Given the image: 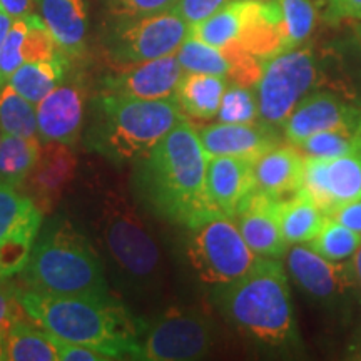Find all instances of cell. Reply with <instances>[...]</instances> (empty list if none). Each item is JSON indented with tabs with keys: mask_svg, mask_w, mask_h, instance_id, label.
<instances>
[{
	"mask_svg": "<svg viewBox=\"0 0 361 361\" xmlns=\"http://www.w3.org/2000/svg\"><path fill=\"white\" fill-rule=\"evenodd\" d=\"M206 166L197 129L186 117L137 159L134 184L161 218L194 228L219 214L207 196Z\"/></svg>",
	"mask_w": 361,
	"mask_h": 361,
	"instance_id": "obj_1",
	"label": "cell"
},
{
	"mask_svg": "<svg viewBox=\"0 0 361 361\" xmlns=\"http://www.w3.org/2000/svg\"><path fill=\"white\" fill-rule=\"evenodd\" d=\"M24 313L52 336L90 346L112 360H137L144 324L119 301L107 296H61L19 291Z\"/></svg>",
	"mask_w": 361,
	"mask_h": 361,
	"instance_id": "obj_2",
	"label": "cell"
},
{
	"mask_svg": "<svg viewBox=\"0 0 361 361\" xmlns=\"http://www.w3.org/2000/svg\"><path fill=\"white\" fill-rule=\"evenodd\" d=\"M214 288V305L239 335L263 348L295 346L290 283L276 259L263 258L243 278Z\"/></svg>",
	"mask_w": 361,
	"mask_h": 361,
	"instance_id": "obj_3",
	"label": "cell"
},
{
	"mask_svg": "<svg viewBox=\"0 0 361 361\" xmlns=\"http://www.w3.org/2000/svg\"><path fill=\"white\" fill-rule=\"evenodd\" d=\"M186 119L176 99H134L102 92L90 106L87 147L112 162L141 159Z\"/></svg>",
	"mask_w": 361,
	"mask_h": 361,
	"instance_id": "obj_4",
	"label": "cell"
},
{
	"mask_svg": "<svg viewBox=\"0 0 361 361\" xmlns=\"http://www.w3.org/2000/svg\"><path fill=\"white\" fill-rule=\"evenodd\" d=\"M29 290L61 296H107L97 252L69 223L56 224L35 243L20 271Z\"/></svg>",
	"mask_w": 361,
	"mask_h": 361,
	"instance_id": "obj_5",
	"label": "cell"
},
{
	"mask_svg": "<svg viewBox=\"0 0 361 361\" xmlns=\"http://www.w3.org/2000/svg\"><path fill=\"white\" fill-rule=\"evenodd\" d=\"M102 238L121 273L135 284L156 281L161 269V251L134 207L119 194L109 192L101 216Z\"/></svg>",
	"mask_w": 361,
	"mask_h": 361,
	"instance_id": "obj_6",
	"label": "cell"
},
{
	"mask_svg": "<svg viewBox=\"0 0 361 361\" xmlns=\"http://www.w3.org/2000/svg\"><path fill=\"white\" fill-rule=\"evenodd\" d=\"M189 229V261L201 281L211 286L236 281L263 259L246 245L229 216L216 214Z\"/></svg>",
	"mask_w": 361,
	"mask_h": 361,
	"instance_id": "obj_7",
	"label": "cell"
},
{
	"mask_svg": "<svg viewBox=\"0 0 361 361\" xmlns=\"http://www.w3.org/2000/svg\"><path fill=\"white\" fill-rule=\"evenodd\" d=\"M319 84L318 62L311 49L296 47L264 61L256 85L261 123L278 128Z\"/></svg>",
	"mask_w": 361,
	"mask_h": 361,
	"instance_id": "obj_8",
	"label": "cell"
},
{
	"mask_svg": "<svg viewBox=\"0 0 361 361\" xmlns=\"http://www.w3.org/2000/svg\"><path fill=\"white\" fill-rule=\"evenodd\" d=\"M104 34V47L116 67L154 61L178 52L189 27L174 11L146 17H114Z\"/></svg>",
	"mask_w": 361,
	"mask_h": 361,
	"instance_id": "obj_9",
	"label": "cell"
},
{
	"mask_svg": "<svg viewBox=\"0 0 361 361\" xmlns=\"http://www.w3.org/2000/svg\"><path fill=\"white\" fill-rule=\"evenodd\" d=\"M213 343V326L204 314L194 310H169L144 328L137 360H200L209 353Z\"/></svg>",
	"mask_w": 361,
	"mask_h": 361,
	"instance_id": "obj_10",
	"label": "cell"
},
{
	"mask_svg": "<svg viewBox=\"0 0 361 361\" xmlns=\"http://www.w3.org/2000/svg\"><path fill=\"white\" fill-rule=\"evenodd\" d=\"M40 224L42 213L32 197L0 183V276H13L25 268Z\"/></svg>",
	"mask_w": 361,
	"mask_h": 361,
	"instance_id": "obj_11",
	"label": "cell"
},
{
	"mask_svg": "<svg viewBox=\"0 0 361 361\" xmlns=\"http://www.w3.org/2000/svg\"><path fill=\"white\" fill-rule=\"evenodd\" d=\"M303 191L326 216L361 200V152L335 159L305 156Z\"/></svg>",
	"mask_w": 361,
	"mask_h": 361,
	"instance_id": "obj_12",
	"label": "cell"
},
{
	"mask_svg": "<svg viewBox=\"0 0 361 361\" xmlns=\"http://www.w3.org/2000/svg\"><path fill=\"white\" fill-rule=\"evenodd\" d=\"M286 266L300 290L324 306H336L355 284L351 266L323 258L305 245L290 247Z\"/></svg>",
	"mask_w": 361,
	"mask_h": 361,
	"instance_id": "obj_13",
	"label": "cell"
},
{
	"mask_svg": "<svg viewBox=\"0 0 361 361\" xmlns=\"http://www.w3.org/2000/svg\"><path fill=\"white\" fill-rule=\"evenodd\" d=\"M361 109L328 90H316L306 96L284 121L283 134L288 144L300 146L313 134L356 124Z\"/></svg>",
	"mask_w": 361,
	"mask_h": 361,
	"instance_id": "obj_14",
	"label": "cell"
},
{
	"mask_svg": "<svg viewBox=\"0 0 361 361\" xmlns=\"http://www.w3.org/2000/svg\"><path fill=\"white\" fill-rule=\"evenodd\" d=\"M184 71L176 54L139 62V64L117 67L114 75H109L104 82V92L119 94L134 99H176V89Z\"/></svg>",
	"mask_w": 361,
	"mask_h": 361,
	"instance_id": "obj_15",
	"label": "cell"
},
{
	"mask_svg": "<svg viewBox=\"0 0 361 361\" xmlns=\"http://www.w3.org/2000/svg\"><path fill=\"white\" fill-rule=\"evenodd\" d=\"M85 89L79 82L59 84L37 106V137L42 144L72 146L84 123Z\"/></svg>",
	"mask_w": 361,
	"mask_h": 361,
	"instance_id": "obj_16",
	"label": "cell"
},
{
	"mask_svg": "<svg viewBox=\"0 0 361 361\" xmlns=\"http://www.w3.org/2000/svg\"><path fill=\"white\" fill-rule=\"evenodd\" d=\"M278 201L255 189L243 200L233 216L246 245L261 258L278 259L286 252L288 243L284 241L278 221Z\"/></svg>",
	"mask_w": 361,
	"mask_h": 361,
	"instance_id": "obj_17",
	"label": "cell"
},
{
	"mask_svg": "<svg viewBox=\"0 0 361 361\" xmlns=\"http://www.w3.org/2000/svg\"><path fill=\"white\" fill-rule=\"evenodd\" d=\"M197 135L207 157L231 156L256 161L279 144L274 128L261 121L252 124H209L197 130Z\"/></svg>",
	"mask_w": 361,
	"mask_h": 361,
	"instance_id": "obj_18",
	"label": "cell"
},
{
	"mask_svg": "<svg viewBox=\"0 0 361 361\" xmlns=\"http://www.w3.org/2000/svg\"><path fill=\"white\" fill-rule=\"evenodd\" d=\"M252 162L245 157H207V196L219 214L233 218L243 200L256 189Z\"/></svg>",
	"mask_w": 361,
	"mask_h": 361,
	"instance_id": "obj_19",
	"label": "cell"
},
{
	"mask_svg": "<svg viewBox=\"0 0 361 361\" xmlns=\"http://www.w3.org/2000/svg\"><path fill=\"white\" fill-rule=\"evenodd\" d=\"M252 171L258 191L284 200L303 189L305 154L291 144H278L252 162Z\"/></svg>",
	"mask_w": 361,
	"mask_h": 361,
	"instance_id": "obj_20",
	"label": "cell"
},
{
	"mask_svg": "<svg viewBox=\"0 0 361 361\" xmlns=\"http://www.w3.org/2000/svg\"><path fill=\"white\" fill-rule=\"evenodd\" d=\"M234 42L263 62L283 52L281 11L278 0H247L243 29Z\"/></svg>",
	"mask_w": 361,
	"mask_h": 361,
	"instance_id": "obj_21",
	"label": "cell"
},
{
	"mask_svg": "<svg viewBox=\"0 0 361 361\" xmlns=\"http://www.w3.org/2000/svg\"><path fill=\"white\" fill-rule=\"evenodd\" d=\"M40 19L64 56H79L85 47L87 8L84 0H37Z\"/></svg>",
	"mask_w": 361,
	"mask_h": 361,
	"instance_id": "obj_22",
	"label": "cell"
},
{
	"mask_svg": "<svg viewBox=\"0 0 361 361\" xmlns=\"http://www.w3.org/2000/svg\"><path fill=\"white\" fill-rule=\"evenodd\" d=\"M226 79L221 75L186 72L176 89V101L186 117L211 121L218 117Z\"/></svg>",
	"mask_w": 361,
	"mask_h": 361,
	"instance_id": "obj_23",
	"label": "cell"
},
{
	"mask_svg": "<svg viewBox=\"0 0 361 361\" xmlns=\"http://www.w3.org/2000/svg\"><path fill=\"white\" fill-rule=\"evenodd\" d=\"M276 211L279 228L288 246L310 243L328 218L303 189L290 197L279 200Z\"/></svg>",
	"mask_w": 361,
	"mask_h": 361,
	"instance_id": "obj_24",
	"label": "cell"
},
{
	"mask_svg": "<svg viewBox=\"0 0 361 361\" xmlns=\"http://www.w3.org/2000/svg\"><path fill=\"white\" fill-rule=\"evenodd\" d=\"M64 74L66 56L59 54L57 57L49 59V61L24 62L13 72L12 78L8 79V84L27 101L37 106L49 92H52L61 84Z\"/></svg>",
	"mask_w": 361,
	"mask_h": 361,
	"instance_id": "obj_25",
	"label": "cell"
},
{
	"mask_svg": "<svg viewBox=\"0 0 361 361\" xmlns=\"http://www.w3.org/2000/svg\"><path fill=\"white\" fill-rule=\"evenodd\" d=\"M47 149L40 151L37 164L32 169V184L35 192L47 202L57 196L66 183L72 178L75 169V159L66 144H45Z\"/></svg>",
	"mask_w": 361,
	"mask_h": 361,
	"instance_id": "obj_26",
	"label": "cell"
},
{
	"mask_svg": "<svg viewBox=\"0 0 361 361\" xmlns=\"http://www.w3.org/2000/svg\"><path fill=\"white\" fill-rule=\"evenodd\" d=\"M2 360L59 361V355L51 333L35 328L20 318L12 324L4 340Z\"/></svg>",
	"mask_w": 361,
	"mask_h": 361,
	"instance_id": "obj_27",
	"label": "cell"
},
{
	"mask_svg": "<svg viewBox=\"0 0 361 361\" xmlns=\"http://www.w3.org/2000/svg\"><path fill=\"white\" fill-rule=\"evenodd\" d=\"M40 156L39 139L2 134L0 142V183L20 186L29 178Z\"/></svg>",
	"mask_w": 361,
	"mask_h": 361,
	"instance_id": "obj_28",
	"label": "cell"
},
{
	"mask_svg": "<svg viewBox=\"0 0 361 361\" xmlns=\"http://www.w3.org/2000/svg\"><path fill=\"white\" fill-rule=\"evenodd\" d=\"M246 4L247 0H229L209 19L191 25L189 35L213 45L216 49H223L229 42H234L241 32L246 16Z\"/></svg>",
	"mask_w": 361,
	"mask_h": 361,
	"instance_id": "obj_29",
	"label": "cell"
},
{
	"mask_svg": "<svg viewBox=\"0 0 361 361\" xmlns=\"http://www.w3.org/2000/svg\"><path fill=\"white\" fill-rule=\"evenodd\" d=\"M0 129L2 134L39 139L35 104L20 96L8 82L0 87Z\"/></svg>",
	"mask_w": 361,
	"mask_h": 361,
	"instance_id": "obj_30",
	"label": "cell"
},
{
	"mask_svg": "<svg viewBox=\"0 0 361 361\" xmlns=\"http://www.w3.org/2000/svg\"><path fill=\"white\" fill-rule=\"evenodd\" d=\"M298 149L305 156L322 157V159H335V157L361 152V121L356 124L313 134L305 142H301Z\"/></svg>",
	"mask_w": 361,
	"mask_h": 361,
	"instance_id": "obj_31",
	"label": "cell"
},
{
	"mask_svg": "<svg viewBox=\"0 0 361 361\" xmlns=\"http://www.w3.org/2000/svg\"><path fill=\"white\" fill-rule=\"evenodd\" d=\"M176 57L184 72L221 75L224 79H229V74H231V64L224 57V54L192 35H188V39L180 44Z\"/></svg>",
	"mask_w": 361,
	"mask_h": 361,
	"instance_id": "obj_32",
	"label": "cell"
},
{
	"mask_svg": "<svg viewBox=\"0 0 361 361\" xmlns=\"http://www.w3.org/2000/svg\"><path fill=\"white\" fill-rule=\"evenodd\" d=\"M284 51L300 47L313 34L318 12L313 0H278Z\"/></svg>",
	"mask_w": 361,
	"mask_h": 361,
	"instance_id": "obj_33",
	"label": "cell"
},
{
	"mask_svg": "<svg viewBox=\"0 0 361 361\" xmlns=\"http://www.w3.org/2000/svg\"><path fill=\"white\" fill-rule=\"evenodd\" d=\"M360 245L361 234L331 218H326L319 233L308 243L311 250L329 261H346L355 255Z\"/></svg>",
	"mask_w": 361,
	"mask_h": 361,
	"instance_id": "obj_34",
	"label": "cell"
},
{
	"mask_svg": "<svg viewBox=\"0 0 361 361\" xmlns=\"http://www.w3.org/2000/svg\"><path fill=\"white\" fill-rule=\"evenodd\" d=\"M219 123L252 124L259 121L258 96L252 87L241 84L226 85L218 112Z\"/></svg>",
	"mask_w": 361,
	"mask_h": 361,
	"instance_id": "obj_35",
	"label": "cell"
},
{
	"mask_svg": "<svg viewBox=\"0 0 361 361\" xmlns=\"http://www.w3.org/2000/svg\"><path fill=\"white\" fill-rule=\"evenodd\" d=\"M29 32V17L13 19L4 44L0 45V87L8 82L12 74L24 64L22 44Z\"/></svg>",
	"mask_w": 361,
	"mask_h": 361,
	"instance_id": "obj_36",
	"label": "cell"
},
{
	"mask_svg": "<svg viewBox=\"0 0 361 361\" xmlns=\"http://www.w3.org/2000/svg\"><path fill=\"white\" fill-rule=\"evenodd\" d=\"M178 0H109V11L114 17H146L173 11Z\"/></svg>",
	"mask_w": 361,
	"mask_h": 361,
	"instance_id": "obj_37",
	"label": "cell"
},
{
	"mask_svg": "<svg viewBox=\"0 0 361 361\" xmlns=\"http://www.w3.org/2000/svg\"><path fill=\"white\" fill-rule=\"evenodd\" d=\"M16 288L7 283V278L0 276V360L4 353V340H6L8 329L17 319H20L22 306L19 303Z\"/></svg>",
	"mask_w": 361,
	"mask_h": 361,
	"instance_id": "obj_38",
	"label": "cell"
},
{
	"mask_svg": "<svg viewBox=\"0 0 361 361\" xmlns=\"http://www.w3.org/2000/svg\"><path fill=\"white\" fill-rule=\"evenodd\" d=\"M228 2L229 0H178L173 11L191 27L209 19Z\"/></svg>",
	"mask_w": 361,
	"mask_h": 361,
	"instance_id": "obj_39",
	"label": "cell"
},
{
	"mask_svg": "<svg viewBox=\"0 0 361 361\" xmlns=\"http://www.w3.org/2000/svg\"><path fill=\"white\" fill-rule=\"evenodd\" d=\"M54 345H56L59 361H109L111 355L104 353L101 350L90 348V346L78 345V343H69L52 336Z\"/></svg>",
	"mask_w": 361,
	"mask_h": 361,
	"instance_id": "obj_40",
	"label": "cell"
},
{
	"mask_svg": "<svg viewBox=\"0 0 361 361\" xmlns=\"http://www.w3.org/2000/svg\"><path fill=\"white\" fill-rule=\"evenodd\" d=\"M331 20H361V0H324Z\"/></svg>",
	"mask_w": 361,
	"mask_h": 361,
	"instance_id": "obj_41",
	"label": "cell"
},
{
	"mask_svg": "<svg viewBox=\"0 0 361 361\" xmlns=\"http://www.w3.org/2000/svg\"><path fill=\"white\" fill-rule=\"evenodd\" d=\"M328 218L338 221V223L346 226L351 231L361 234V200L346 202L333 211Z\"/></svg>",
	"mask_w": 361,
	"mask_h": 361,
	"instance_id": "obj_42",
	"label": "cell"
},
{
	"mask_svg": "<svg viewBox=\"0 0 361 361\" xmlns=\"http://www.w3.org/2000/svg\"><path fill=\"white\" fill-rule=\"evenodd\" d=\"M0 8L12 19H20L30 13L32 0H0Z\"/></svg>",
	"mask_w": 361,
	"mask_h": 361,
	"instance_id": "obj_43",
	"label": "cell"
},
{
	"mask_svg": "<svg viewBox=\"0 0 361 361\" xmlns=\"http://www.w3.org/2000/svg\"><path fill=\"white\" fill-rule=\"evenodd\" d=\"M351 273H353L355 283L358 284L361 290V245L358 246V250L355 251V255L351 256Z\"/></svg>",
	"mask_w": 361,
	"mask_h": 361,
	"instance_id": "obj_44",
	"label": "cell"
},
{
	"mask_svg": "<svg viewBox=\"0 0 361 361\" xmlns=\"http://www.w3.org/2000/svg\"><path fill=\"white\" fill-rule=\"evenodd\" d=\"M12 20H13L12 17L7 16V13L0 8V45L4 44V40H6V37H7L8 29H11V25H12Z\"/></svg>",
	"mask_w": 361,
	"mask_h": 361,
	"instance_id": "obj_45",
	"label": "cell"
},
{
	"mask_svg": "<svg viewBox=\"0 0 361 361\" xmlns=\"http://www.w3.org/2000/svg\"><path fill=\"white\" fill-rule=\"evenodd\" d=\"M0 142H2V129H0Z\"/></svg>",
	"mask_w": 361,
	"mask_h": 361,
	"instance_id": "obj_46",
	"label": "cell"
},
{
	"mask_svg": "<svg viewBox=\"0 0 361 361\" xmlns=\"http://www.w3.org/2000/svg\"><path fill=\"white\" fill-rule=\"evenodd\" d=\"M356 360H361V351H360V355H358V356H356Z\"/></svg>",
	"mask_w": 361,
	"mask_h": 361,
	"instance_id": "obj_47",
	"label": "cell"
},
{
	"mask_svg": "<svg viewBox=\"0 0 361 361\" xmlns=\"http://www.w3.org/2000/svg\"><path fill=\"white\" fill-rule=\"evenodd\" d=\"M360 35H361V30H360Z\"/></svg>",
	"mask_w": 361,
	"mask_h": 361,
	"instance_id": "obj_48",
	"label": "cell"
}]
</instances>
